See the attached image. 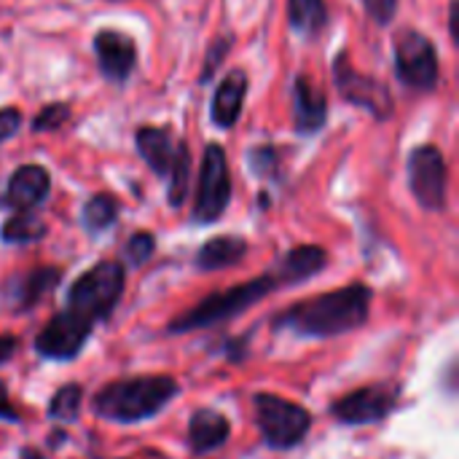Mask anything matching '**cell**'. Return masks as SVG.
I'll list each match as a JSON object with an SVG mask.
<instances>
[{"label": "cell", "instance_id": "obj_1", "mask_svg": "<svg viewBox=\"0 0 459 459\" xmlns=\"http://www.w3.org/2000/svg\"><path fill=\"white\" fill-rule=\"evenodd\" d=\"M371 301L374 290L366 282H352L339 290H328L282 309L272 320V328L304 339H331L352 333L368 323Z\"/></svg>", "mask_w": 459, "mask_h": 459}, {"label": "cell", "instance_id": "obj_2", "mask_svg": "<svg viewBox=\"0 0 459 459\" xmlns=\"http://www.w3.org/2000/svg\"><path fill=\"white\" fill-rule=\"evenodd\" d=\"M180 393V385L172 377H129L108 382L91 398V411L105 422L134 425L156 417L169 401Z\"/></svg>", "mask_w": 459, "mask_h": 459}, {"label": "cell", "instance_id": "obj_3", "mask_svg": "<svg viewBox=\"0 0 459 459\" xmlns=\"http://www.w3.org/2000/svg\"><path fill=\"white\" fill-rule=\"evenodd\" d=\"M126 288V269L121 261H100L78 274L67 290L62 312L70 315L83 328L94 331L97 323H105L118 307Z\"/></svg>", "mask_w": 459, "mask_h": 459}, {"label": "cell", "instance_id": "obj_4", "mask_svg": "<svg viewBox=\"0 0 459 459\" xmlns=\"http://www.w3.org/2000/svg\"><path fill=\"white\" fill-rule=\"evenodd\" d=\"M134 148L137 156L148 164V169L167 180V199L169 207H180L188 196V178H191V151L183 137L172 132V126L143 124L134 129Z\"/></svg>", "mask_w": 459, "mask_h": 459}, {"label": "cell", "instance_id": "obj_5", "mask_svg": "<svg viewBox=\"0 0 459 459\" xmlns=\"http://www.w3.org/2000/svg\"><path fill=\"white\" fill-rule=\"evenodd\" d=\"M280 280L274 272L261 274L255 280L239 282L234 288L210 293L207 299H202L196 307H191L188 312L178 315L169 323V333H191V331H202V328H212L221 323H229L234 317H239L242 312H247L250 307H255L258 301H264L266 296H272L274 290H280Z\"/></svg>", "mask_w": 459, "mask_h": 459}, {"label": "cell", "instance_id": "obj_6", "mask_svg": "<svg viewBox=\"0 0 459 459\" xmlns=\"http://www.w3.org/2000/svg\"><path fill=\"white\" fill-rule=\"evenodd\" d=\"M393 73L401 86L430 94L441 81V62H438L436 43L414 27L398 30L393 43Z\"/></svg>", "mask_w": 459, "mask_h": 459}, {"label": "cell", "instance_id": "obj_7", "mask_svg": "<svg viewBox=\"0 0 459 459\" xmlns=\"http://www.w3.org/2000/svg\"><path fill=\"white\" fill-rule=\"evenodd\" d=\"M253 406L261 438L274 452L296 449L312 430V414L301 403H293L274 393H258L253 398Z\"/></svg>", "mask_w": 459, "mask_h": 459}, {"label": "cell", "instance_id": "obj_8", "mask_svg": "<svg viewBox=\"0 0 459 459\" xmlns=\"http://www.w3.org/2000/svg\"><path fill=\"white\" fill-rule=\"evenodd\" d=\"M234 183L226 148L221 143H207L202 153L199 180H196V199H194V221L202 226L218 223L229 204H231Z\"/></svg>", "mask_w": 459, "mask_h": 459}, {"label": "cell", "instance_id": "obj_9", "mask_svg": "<svg viewBox=\"0 0 459 459\" xmlns=\"http://www.w3.org/2000/svg\"><path fill=\"white\" fill-rule=\"evenodd\" d=\"M333 86L344 102L366 110L377 121H390L395 116V100L390 86L368 73H360L347 59V51H339L333 59Z\"/></svg>", "mask_w": 459, "mask_h": 459}, {"label": "cell", "instance_id": "obj_10", "mask_svg": "<svg viewBox=\"0 0 459 459\" xmlns=\"http://www.w3.org/2000/svg\"><path fill=\"white\" fill-rule=\"evenodd\" d=\"M409 191L417 204L428 212H444L449 196V164L438 145L422 143L411 148L406 161Z\"/></svg>", "mask_w": 459, "mask_h": 459}, {"label": "cell", "instance_id": "obj_11", "mask_svg": "<svg viewBox=\"0 0 459 459\" xmlns=\"http://www.w3.org/2000/svg\"><path fill=\"white\" fill-rule=\"evenodd\" d=\"M395 406H398V387L387 382V385H368V387L352 390L342 395L339 401H333L328 411L336 422L360 428V425H377L387 420Z\"/></svg>", "mask_w": 459, "mask_h": 459}, {"label": "cell", "instance_id": "obj_12", "mask_svg": "<svg viewBox=\"0 0 459 459\" xmlns=\"http://www.w3.org/2000/svg\"><path fill=\"white\" fill-rule=\"evenodd\" d=\"M91 48H94L97 67H100L105 81L121 86L132 78L137 59H140V48H137V40L132 35L113 30V27H105V30L94 32Z\"/></svg>", "mask_w": 459, "mask_h": 459}, {"label": "cell", "instance_id": "obj_13", "mask_svg": "<svg viewBox=\"0 0 459 459\" xmlns=\"http://www.w3.org/2000/svg\"><path fill=\"white\" fill-rule=\"evenodd\" d=\"M51 194V175L43 164H22L11 172L3 194L0 207L11 212H27L46 202Z\"/></svg>", "mask_w": 459, "mask_h": 459}, {"label": "cell", "instance_id": "obj_14", "mask_svg": "<svg viewBox=\"0 0 459 459\" xmlns=\"http://www.w3.org/2000/svg\"><path fill=\"white\" fill-rule=\"evenodd\" d=\"M328 124V94L307 73L293 75V129L301 137L323 132Z\"/></svg>", "mask_w": 459, "mask_h": 459}, {"label": "cell", "instance_id": "obj_15", "mask_svg": "<svg viewBox=\"0 0 459 459\" xmlns=\"http://www.w3.org/2000/svg\"><path fill=\"white\" fill-rule=\"evenodd\" d=\"M247 89H250V75L242 67H231L223 75V81L215 86V94L210 100V121L218 129H234L239 124Z\"/></svg>", "mask_w": 459, "mask_h": 459}, {"label": "cell", "instance_id": "obj_16", "mask_svg": "<svg viewBox=\"0 0 459 459\" xmlns=\"http://www.w3.org/2000/svg\"><path fill=\"white\" fill-rule=\"evenodd\" d=\"M62 282V269L59 266H38L32 272H24L19 277H13L8 282V299H11V309L16 315L30 312L32 307H38L56 285Z\"/></svg>", "mask_w": 459, "mask_h": 459}, {"label": "cell", "instance_id": "obj_17", "mask_svg": "<svg viewBox=\"0 0 459 459\" xmlns=\"http://www.w3.org/2000/svg\"><path fill=\"white\" fill-rule=\"evenodd\" d=\"M325 266H328V250L325 247L299 245L277 261L274 274H277L280 285L285 288V285H301V282L317 277Z\"/></svg>", "mask_w": 459, "mask_h": 459}, {"label": "cell", "instance_id": "obj_18", "mask_svg": "<svg viewBox=\"0 0 459 459\" xmlns=\"http://www.w3.org/2000/svg\"><path fill=\"white\" fill-rule=\"evenodd\" d=\"M231 436V422L215 409H199L188 420V446L194 455L218 452Z\"/></svg>", "mask_w": 459, "mask_h": 459}, {"label": "cell", "instance_id": "obj_19", "mask_svg": "<svg viewBox=\"0 0 459 459\" xmlns=\"http://www.w3.org/2000/svg\"><path fill=\"white\" fill-rule=\"evenodd\" d=\"M250 245L245 237L237 234H221L207 239L199 250H196V269L199 272H221V269H231L237 266L245 255H247Z\"/></svg>", "mask_w": 459, "mask_h": 459}, {"label": "cell", "instance_id": "obj_20", "mask_svg": "<svg viewBox=\"0 0 459 459\" xmlns=\"http://www.w3.org/2000/svg\"><path fill=\"white\" fill-rule=\"evenodd\" d=\"M331 22L325 0H288V24L304 40H315Z\"/></svg>", "mask_w": 459, "mask_h": 459}, {"label": "cell", "instance_id": "obj_21", "mask_svg": "<svg viewBox=\"0 0 459 459\" xmlns=\"http://www.w3.org/2000/svg\"><path fill=\"white\" fill-rule=\"evenodd\" d=\"M118 199L113 196V194H105V191H100V194H91L86 202H83V210H81V223H83V229L94 237V234H102V231H108V229H113L116 226V221H118Z\"/></svg>", "mask_w": 459, "mask_h": 459}, {"label": "cell", "instance_id": "obj_22", "mask_svg": "<svg viewBox=\"0 0 459 459\" xmlns=\"http://www.w3.org/2000/svg\"><path fill=\"white\" fill-rule=\"evenodd\" d=\"M48 234V226L40 215H35L32 210L27 212H13L11 218L3 221L0 226V239L5 245H32L40 242Z\"/></svg>", "mask_w": 459, "mask_h": 459}, {"label": "cell", "instance_id": "obj_23", "mask_svg": "<svg viewBox=\"0 0 459 459\" xmlns=\"http://www.w3.org/2000/svg\"><path fill=\"white\" fill-rule=\"evenodd\" d=\"M83 406V387L81 385H65L54 393L48 403V420L54 422H75Z\"/></svg>", "mask_w": 459, "mask_h": 459}, {"label": "cell", "instance_id": "obj_24", "mask_svg": "<svg viewBox=\"0 0 459 459\" xmlns=\"http://www.w3.org/2000/svg\"><path fill=\"white\" fill-rule=\"evenodd\" d=\"M231 46H234V35H218L207 51H204V59H202V70H199V83H210L218 73V67L223 65V59L231 54Z\"/></svg>", "mask_w": 459, "mask_h": 459}, {"label": "cell", "instance_id": "obj_25", "mask_svg": "<svg viewBox=\"0 0 459 459\" xmlns=\"http://www.w3.org/2000/svg\"><path fill=\"white\" fill-rule=\"evenodd\" d=\"M70 116H73V110H70L67 102H48L32 116L30 129L32 132H56L70 121Z\"/></svg>", "mask_w": 459, "mask_h": 459}, {"label": "cell", "instance_id": "obj_26", "mask_svg": "<svg viewBox=\"0 0 459 459\" xmlns=\"http://www.w3.org/2000/svg\"><path fill=\"white\" fill-rule=\"evenodd\" d=\"M247 167L255 178H277L280 172V151L274 145H255L247 153Z\"/></svg>", "mask_w": 459, "mask_h": 459}, {"label": "cell", "instance_id": "obj_27", "mask_svg": "<svg viewBox=\"0 0 459 459\" xmlns=\"http://www.w3.org/2000/svg\"><path fill=\"white\" fill-rule=\"evenodd\" d=\"M153 253H156V239H153L151 231H134V234L126 239V245H124V255H126V261H129L132 266L148 264V261L153 258Z\"/></svg>", "mask_w": 459, "mask_h": 459}, {"label": "cell", "instance_id": "obj_28", "mask_svg": "<svg viewBox=\"0 0 459 459\" xmlns=\"http://www.w3.org/2000/svg\"><path fill=\"white\" fill-rule=\"evenodd\" d=\"M360 5L368 13V19L377 22L379 27H390L395 22L398 0H360Z\"/></svg>", "mask_w": 459, "mask_h": 459}, {"label": "cell", "instance_id": "obj_29", "mask_svg": "<svg viewBox=\"0 0 459 459\" xmlns=\"http://www.w3.org/2000/svg\"><path fill=\"white\" fill-rule=\"evenodd\" d=\"M22 124H24L22 110L13 108V105H3V108H0V143L11 140V137L22 129Z\"/></svg>", "mask_w": 459, "mask_h": 459}, {"label": "cell", "instance_id": "obj_30", "mask_svg": "<svg viewBox=\"0 0 459 459\" xmlns=\"http://www.w3.org/2000/svg\"><path fill=\"white\" fill-rule=\"evenodd\" d=\"M0 422H11V425H19L22 422V414L13 409V403H11L8 390H5L3 382H0Z\"/></svg>", "mask_w": 459, "mask_h": 459}, {"label": "cell", "instance_id": "obj_31", "mask_svg": "<svg viewBox=\"0 0 459 459\" xmlns=\"http://www.w3.org/2000/svg\"><path fill=\"white\" fill-rule=\"evenodd\" d=\"M19 350V339L11 333H0V366H5Z\"/></svg>", "mask_w": 459, "mask_h": 459}, {"label": "cell", "instance_id": "obj_32", "mask_svg": "<svg viewBox=\"0 0 459 459\" xmlns=\"http://www.w3.org/2000/svg\"><path fill=\"white\" fill-rule=\"evenodd\" d=\"M457 11H459V3H457V0H452V3H449V35H452V43H455V46H459Z\"/></svg>", "mask_w": 459, "mask_h": 459}]
</instances>
